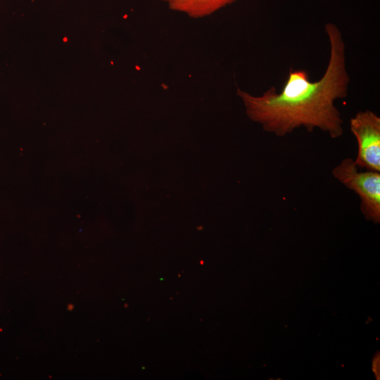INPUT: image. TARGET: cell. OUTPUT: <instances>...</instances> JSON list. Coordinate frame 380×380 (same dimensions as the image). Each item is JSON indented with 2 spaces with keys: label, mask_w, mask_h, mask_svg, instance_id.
Here are the masks:
<instances>
[{
  "label": "cell",
  "mask_w": 380,
  "mask_h": 380,
  "mask_svg": "<svg viewBox=\"0 0 380 380\" xmlns=\"http://www.w3.org/2000/svg\"><path fill=\"white\" fill-rule=\"evenodd\" d=\"M163 1L167 2V1H169L170 0H163Z\"/></svg>",
  "instance_id": "5b68a950"
},
{
  "label": "cell",
  "mask_w": 380,
  "mask_h": 380,
  "mask_svg": "<svg viewBox=\"0 0 380 380\" xmlns=\"http://www.w3.org/2000/svg\"><path fill=\"white\" fill-rule=\"evenodd\" d=\"M325 32L330 44L327 68L317 81L310 80L303 70H291L280 92L274 87L261 96L237 88L248 117L264 130L284 137L304 127L308 132L318 128L333 139L343 133V120L335 106L347 96L350 77L346 70V46L338 27L329 23Z\"/></svg>",
  "instance_id": "6da1fadb"
},
{
  "label": "cell",
  "mask_w": 380,
  "mask_h": 380,
  "mask_svg": "<svg viewBox=\"0 0 380 380\" xmlns=\"http://www.w3.org/2000/svg\"><path fill=\"white\" fill-rule=\"evenodd\" d=\"M350 128L357 142L356 165L380 172V118L369 110L359 111L351 118Z\"/></svg>",
  "instance_id": "3957f363"
},
{
  "label": "cell",
  "mask_w": 380,
  "mask_h": 380,
  "mask_svg": "<svg viewBox=\"0 0 380 380\" xmlns=\"http://www.w3.org/2000/svg\"><path fill=\"white\" fill-rule=\"evenodd\" d=\"M236 0H170L169 8L194 18L208 16Z\"/></svg>",
  "instance_id": "277c9868"
},
{
  "label": "cell",
  "mask_w": 380,
  "mask_h": 380,
  "mask_svg": "<svg viewBox=\"0 0 380 380\" xmlns=\"http://www.w3.org/2000/svg\"><path fill=\"white\" fill-rule=\"evenodd\" d=\"M332 175L360 198V210L365 217L380 222V172L360 171L350 158L343 159L332 170Z\"/></svg>",
  "instance_id": "7a4b0ae2"
}]
</instances>
